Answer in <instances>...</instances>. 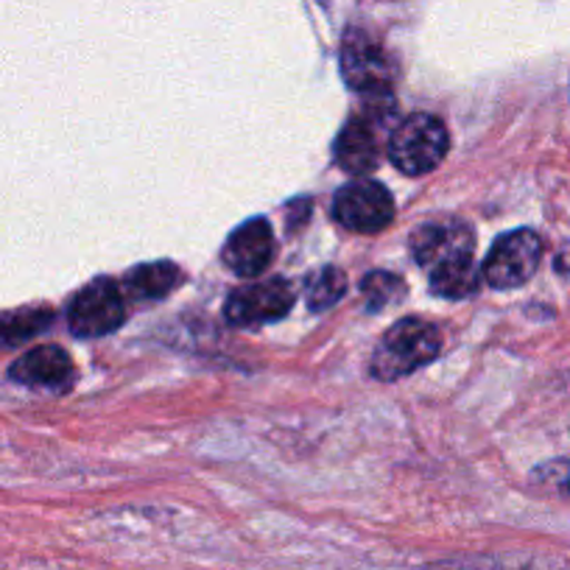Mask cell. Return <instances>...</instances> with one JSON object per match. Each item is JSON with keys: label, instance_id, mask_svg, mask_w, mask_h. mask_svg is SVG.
Listing matches in <instances>:
<instances>
[{"label": "cell", "instance_id": "obj_1", "mask_svg": "<svg viewBox=\"0 0 570 570\" xmlns=\"http://www.w3.org/2000/svg\"><path fill=\"white\" fill-rule=\"evenodd\" d=\"M442 336L431 322L403 320L381 338L372 353V375L377 381H397L440 355Z\"/></svg>", "mask_w": 570, "mask_h": 570}, {"label": "cell", "instance_id": "obj_2", "mask_svg": "<svg viewBox=\"0 0 570 570\" xmlns=\"http://www.w3.org/2000/svg\"><path fill=\"white\" fill-rule=\"evenodd\" d=\"M392 163L409 177L431 174L448 155V129L440 118L425 112L409 115L389 142Z\"/></svg>", "mask_w": 570, "mask_h": 570}, {"label": "cell", "instance_id": "obj_3", "mask_svg": "<svg viewBox=\"0 0 570 570\" xmlns=\"http://www.w3.org/2000/svg\"><path fill=\"white\" fill-rule=\"evenodd\" d=\"M542 261V240L531 229H514V233L501 235L495 246L487 255L481 277L492 288H518L531 274L537 272Z\"/></svg>", "mask_w": 570, "mask_h": 570}, {"label": "cell", "instance_id": "obj_4", "mask_svg": "<svg viewBox=\"0 0 570 570\" xmlns=\"http://www.w3.org/2000/svg\"><path fill=\"white\" fill-rule=\"evenodd\" d=\"M124 320L126 299L112 279H96V283L85 285L68 311L70 331L85 338L107 336L115 327L124 325Z\"/></svg>", "mask_w": 570, "mask_h": 570}, {"label": "cell", "instance_id": "obj_5", "mask_svg": "<svg viewBox=\"0 0 570 570\" xmlns=\"http://www.w3.org/2000/svg\"><path fill=\"white\" fill-rule=\"evenodd\" d=\"M333 213L347 229L361 235H375L386 229L394 218V199L381 183L355 179L338 190Z\"/></svg>", "mask_w": 570, "mask_h": 570}, {"label": "cell", "instance_id": "obj_6", "mask_svg": "<svg viewBox=\"0 0 570 570\" xmlns=\"http://www.w3.org/2000/svg\"><path fill=\"white\" fill-rule=\"evenodd\" d=\"M342 73L361 96H389L392 92V62L372 37L350 31L342 48Z\"/></svg>", "mask_w": 570, "mask_h": 570}, {"label": "cell", "instance_id": "obj_7", "mask_svg": "<svg viewBox=\"0 0 570 570\" xmlns=\"http://www.w3.org/2000/svg\"><path fill=\"white\" fill-rule=\"evenodd\" d=\"M294 299V285L288 279H266V283L257 285H246V288H238V292L229 294L227 299V320L233 325L240 327H255V325H266V322H277L283 320L288 311H292Z\"/></svg>", "mask_w": 570, "mask_h": 570}, {"label": "cell", "instance_id": "obj_8", "mask_svg": "<svg viewBox=\"0 0 570 570\" xmlns=\"http://www.w3.org/2000/svg\"><path fill=\"white\" fill-rule=\"evenodd\" d=\"M73 361L62 347L42 344V347L29 350L12 364L9 375L12 381L23 383L31 389H48V392H62L73 381Z\"/></svg>", "mask_w": 570, "mask_h": 570}, {"label": "cell", "instance_id": "obj_9", "mask_svg": "<svg viewBox=\"0 0 570 570\" xmlns=\"http://www.w3.org/2000/svg\"><path fill=\"white\" fill-rule=\"evenodd\" d=\"M274 257V233L268 222L252 218L240 229L229 235L224 246V263L233 268L238 277H257L266 272V266Z\"/></svg>", "mask_w": 570, "mask_h": 570}, {"label": "cell", "instance_id": "obj_10", "mask_svg": "<svg viewBox=\"0 0 570 570\" xmlns=\"http://www.w3.org/2000/svg\"><path fill=\"white\" fill-rule=\"evenodd\" d=\"M338 166L355 177H366L381 163V140H377V120L358 115L342 129L336 140Z\"/></svg>", "mask_w": 570, "mask_h": 570}, {"label": "cell", "instance_id": "obj_11", "mask_svg": "<svg viewBox=\"0 0 570 570\" xmlns=\"http://www.w3.org/2000/svg\"><path fill=\"white\" fill-rule=\"evenodd\" d=\"M473 233L459 222L425 224L422 229H416L414 240H411V252H414L416 263L425 268L436 266L440 261L459 255V252H473Z\"/></svg>", "mask_w": 570, "mask_h": 570}, {"label": "cell", "instance_id": "obj_12", "mask_svg": "<svg viewBox=\"0 0 570 570\" xmlns=\"http://www.w3.org/2000/svg\"><path fill=\"white\" fill-rule=\"evenodd\" d=\"M431 274V288L442 297L462 299L479 288V268H475L473 252H459V255L445 257L436 266L428 268Z\"/></svg>", "mask_w": 570, "mask_h": 570}, {"label": "cell", "instance_id": "obj_13", "mask_svg": "<svg viewBox=\"0 0 570 570\" xmlns=\"http://www.w3.org/2000/svg\"><path fill=\"white\" fill-rule=\"evenodd\" d=\"M179 277L183 274L174 263H149L126 277V294L135 299H160L177 288Z\"/></svg>", "mask_w": 570, "mask_h": 570}, {"label": "cell", "instance_id": "obj_14", "mask_svg": "<svg viewBox=\"0 0 570 570\" xmlns=\"http://www.w3.org/2000/svg\"><path fill=\"white\" fill-rule=\"evenodd\" d=\"M53 322L51 308H20L0 314V350L18 347Z\"/></svg>", "mask_w": 570, "mask_h": 570}, {"label": "cell", "instance_id": "obj_15", "mask_svg": "<svg viewBox=\"0 0 570 570\" xmlns=\"http://www.w3.org/2000/svg\"><path fill=\"white\" fill-rule=\"evenodd\" d=\"M344 292H347V277H344V272L336 266H327L322 268L314 277V283H311L308 305L314 311L333 308V305L344 297Z\"/></svg>", "mask_w": 570, "mask_h": 570}, {"label": "cell", "instance_id": "obj_16", "mask_svg": "<svg viewBox=\"0 0 570 570\" xmlns=\"http://www.w3.org/2000/svg\"><path fill=\"white\" fill-rule=\"evenodd\" d=\"M361 292H364L366 303H370L372 311H381V308H386V305L392 303L400 292H403V283H400L394 274L375 272L364 279Z\"/></svg>", "mask_w": 570, "mask_h": 570}, {"label": "cell", "instance_id": "obj_17", "mask_svg": "<svg viewBox=\"0 0 570 570\" xmlns=\"http://www.w3.org/2000/svg\"><path fill=\"white\" fill-rule=\"evenodd\" d=\"M537 490L548 492V495H559V498H568L570 501V462H551L546 468L537 470L531 475Z\"/></svg>", "mask_w": 570, "mask_h": 570}, {"label": "cell", "instance_id": "obj_18", "mask_svg": "<svg viewBox=\"0 0 570 570\" xmlns=\"http://www.w3.org/2000/svg\"><path fill=\"white\" fill-rule=\"evenodd\" d=\"M518 570H570V568H537V564H525V568H518Z\"/></svg>", "mask_w": 570, "mask_h": 570}]
</instances>
